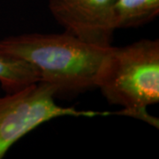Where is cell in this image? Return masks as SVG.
Listing matches in <instances>:
<instances>
[{
	"instance_id": "obj_1",
	"label": "cell",
	"mask_w": 159,
	"mask_h": 159,
	"mask_svg": "<svg viewBox=\"0 0 159 159\" xmlns=\"http://www.w3.org/2000/svg\"><path fill=\"white\" fill-rule=\"evenodd\" d=\"M111 47L88 43L66 32L20 34L0 41L1 51L29 63L39 74L40 81L54 86L57 94H77L97 88Z\"/></svg>"
},
{
	"instance_id": "obj_2",
	"label": "cell",
	"mask_w": 159,
	"mask_h": 159,
	"mask_svg": "<svg viewBox=\"0 0 159 159\" xmlns=\"http://www.w3.org/2000/svg\"><path fill=\"white\" fill-rule=\"evenodd\" d=\"M97 88L119 114L141 119L158 128L147 107L159 102V42L143 39L125 47H111L102 63Z\"/></svg>"
},
{
	"instance_id": "obj_3",
	"label": "cell",
	"mask_w": 159,
	"mask_h": 159,
	"mask_svg": "<svg viewBox=\"0 0 159 159\" xmlns=\"http://www.w3.org/2000/svg\"><path fill=\"white\" fill-rule=\"evenodd\" d=\"M56 95L54 86L37 81L0 97V159L20 138L51 119L63 116L94 117L110 114L62 107L55 102Z\"/></svg>"
},
{
	"instance_id": "obj_4",
	"label": "cell",
	"mask_w": 159,
	"mask_h": 159,
	"mask_svg": "<svg viewBox=\"0 0 159 159\" xmlns=\"http://www.w3.org/2000/svg\"><path fill=\"white\" fill-rule=\"evenodd\" d=\"M114 0H50L53 17L66 32L101 47L111 46Z\"/></svg>"
},
{
	"instance_id": "obj_5",
	"label": "cell",
	"mask_w": 159,
	"mask_h": 159,
	"mask_svg": "<svg viewBox=\"0 0 159 159\" xmlns=\"http://www.w3.org/2000/svg\"><path fill=\"white\" fill-rule=\"evenodd\" d=\"M159 14V0H114L115 29H130L153 20Z\"/></svg>"
},
{
	"instance_id": "obj_6",
	"label": "cell",
	"mask_w": 159,
	"mask_h": 159,
	"mask_svg": "<svg viewBox=\"0 0 159 159\" xmlns=\"http://www.w3.org/2000/svg\"><path fill=\"white\" fill-rule=\"evenodd\" d=\"M40 80L39 74L29 63L0 50V85L7 94Z\"/></svg>"
}]
</instances>
